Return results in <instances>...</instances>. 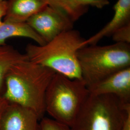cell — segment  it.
I'll list each match as a JSON object with an SVG mask.
<instances>
[{
	"label": "cell",
	"mask_w": 130,
	"mask_h": 130,
	"mask_svg": "<svg viewBox=\"0 0 130 130\" xmlns=\"http://www.w3.org/2000/svg\"><path fill=\"white\" fill-rule=\"evenodd\" d=\"M56 72L26 59L13 66L5 78L3 95L9 103L28 108L41 120L45 113V95Z\"/></svg>",
	"instance_id": "6da1fadb"
},
{
	"label": "cell",
	"mask_w": 130,
	"mask_h": 130,
	"mask_svg": "<svg viewBox=\"0 0 130 130\" xmlns=\"http://www.w3.org/2000/svg\"><path fill=\"white\" fill-rule=\"evenodd\" d=\"M85 39L78 30L62 33L43 45L28 44L26 55L29 60L70 79H82L77 52L86 46Z\"/></svg>",
	"instance_id": "7a4b0ae2"
},
{
	"label": "cell",
	"mask_w": 130,
	"mask_h": 130,
	"mask_svg": "<svg viewBox=\"0 0 130 130\" xmlns=\"http://www.w3.org/2000/svg\"><path fill=\"white\" fill-rule=\"evenodd\" d=\"M89 94L83 79H70L56 73L45 92V112L70 127Z\"/></svg>",
	"instance_id": "3957f363"
},
{
	"label": "cell",
	"mask_w": 130,
	"mask_h": 130,
	"mask_svg": "<svg viewBox=\"0 0 130 130\" xmlns=\"http://www.w3.org/2000/svg\"><path fill=\"white\" fill-rule=\"evenodd\" d=\"M82 78L89 87L130 67V44L84 47L77 52Z\"/></svg>",
	"instance_id": "277c9868"
},
{
	"label": "cell",
	"mask_w": 130,
	"mask_h": 130,
	"mask_svg": "<svg viewBox=\"0 0 130 130\" xmlns=\"http://www.w3.org/2000/svg\"><path fill=\"white\" fill-rule=\"evenodd\" d=\"M130 105L111 94H90L71 130H121Z\"/></svg>",
	"instance_id": "5b68a950"
},
{
	"label": "cell",
	"mask_w": 130,
	"mask_h": 130,
	"mask_svg": "<svg viewBox=\"0 0 130 130\" xmlns=\"http://www.w3.org/2000/svg\"><path fill=\"white\" fill-rule=\"evenodd\" d=\"M26 22L46 43L61 33L73 29L74 24L67 14L48 5Z\"/></svg>",
	"instance_id": "8992f818"
},
{
	"label": "cell",
	"mask_w": 130,
	"mask_h": 130,
	"mask_svg": "<svg viewBox=\"0 0 130 130\" xmlns=\"http://www.w3.org/2000/svg\"><path fill=\"white\" fill-rule=\"evenodd\" d=\"M87 88L91 94L113 95L124 105H130V67L120 70Z\"/></svg>",
	"instance_id": "52a82bcc"
},
{
	"label": "cell",
	"mask_w": 130,
	"mask_h": 130,
	"mask_svg": "<svg viewBox=\"0 0 130 130\" xmlns=\"http://www.w3.org/2000/svg\"><path fill=\"white\" fill-rule=\"evenodd\" d=\"M39 121L32 110L9 103L0 119V130H40Z\"/></svg>",
	"instance_id": "ba28073f"
},
{
	"label": "cell",
	"mask_w": 130,
	"mask_h": 130,
	"mask_svg": "<svg viewBox=\"0 0 130 130\" xmlns=\"http://www.w3.org/2000/svg\"><path fill=\"white\" fill-rule=\"evenodd\" d=\"M113 10L114 14L111 20L98 32L85 39V46L97 44L103 38L111 36L117 29L130 23V0H118Z\"/></svg>",
	"instance_id": "9c48e42d"
},
{
	"label": "cell",
	"mask_w": 130,
	"mask_h": 130,
	"mask_svg": "<svg viewBox=\"0 0 130 130\" xmlns=\"http://www.w3.org/2000/svg\"><path fill=\"white\" fill-rule=\"evenodd\" d=\"M5 21L26 22L48 5L46 0H8Z\"/></svg>",
	"instance_id": "30bf717a"
},
{
	"label": "cell",
	"mask_w": 130,
	"mask_h": 130,
	"mask_svg": "<svg viewBox=\"0 0 130 130\" xmlns=\"http://www.w3.org/2000/svg\"><path fill=\"white\" fill-rule=\"evenodd\" d=\"M14 37L29 38L40 45L46 43V42L26 22L4 21L0 24V46L5 44V42L7 39Z\"/></svg>",
	"instance_id": "8fae6325"
},
{
	"label": "cell",
	"mask_w": 130,
	"mask_h": 130,
	"mask_svg": "<svg viewBox=\"0 0 130 130\" xmlns=\"http://www.w3.org/2000/svg\"><path fill=\"white\" fill-rule=\"evenodd\" d=\"M28 56L11 46H0V92L3 93L5 78L10 69L15 64L28 59Z\"/></svg>",
	"instance_id": "7c38bea8"
},
{
	"label": "cell",
	"mask_w": 130,
	"mask_h": 130,
	"mask_svg": "<svg viewBox=\"0 0 130 130\" xmlns=\"http://www.w3.org/2000/svg\"><path fill=\"white\" fill-rule=\"evenodd\" d=\"M109 4L108 0H72V6L76 21L87 11L89 6L102 9Z\"/></svg>",
	"instance_id": "4fadbf2b"
},
{
	"label": "cell",
	"mask_w": 130,
	"mask_h": 130,
	"mask_svg": "<svg viewBox=\"0 0 130 130\" xmlns=\"http://www.w3.org/2000/svg\"><path fill=\"white\" fill-rule=\"evenodd\" d=\"M48 5L67 14L74 22L76 21L72 6V0H46Z\"/></svg>",
	"instance_id": "5bb4252c"
},
{
	"label": "cell",
	"mask_w": 130,
	"mask_h": 130,
	"mask_svg": "<svg viewBox=\"0 0 130 130\" xmlns=\"http://www.w3.org/2000/svg\"><path fill=\"white\" fill-rule=\"evenodd\" d=\"M111 37L117 43L130 44V23L117 29L112 34Z\"/></svg>",
	"instance_id": "9a60e30c"
},
{
	"label": "cell",
	"mask_w": 130,
	"mask_h": 130,
	"mask_svg": "<svg viewBox=\"0 0 130 130\" xmlns=\"http://www.w3.org/2000/svg\"><path fill=\"white\" fill-rule=\"evenodd\" d=\"M40 121V130H71L70 126L61 123L53 119L43 117Z\"/></svg>",
	"instance_id": "2e32d148"
},
{
	"label": "cell",
	"mask_w": 130,
	"mask_h": 130,
	"mask_svg": "<svg viewBox=\"0 0 130 130\" xmlns=\"http://www.w3.org/2000/svg\"><path fill=\"white\" fill-rule=\"evenodd\" d=\"M8 10V2L6 0H0V24L2 22L1 19L5 17Z\"/></svg>",
	"instance_id": "e0dca14e"
},
{
	"label": "cell",
	"mask_w": 130,
	"mask_h": 130,
	"mask_svg": "<svg viewBox=\"0 0 130 130\" xmlns=\"http://www.w3.org/2000/svg\"><path fill=\"white\" fill-rule=\"evenodd\" d=\"M9 103L3 96L2 93L0 92V119Z\"/></svg>",
	"instance_id": "ac0fdd59"
},
{
	"label": "cell",
	"mask_w": 130,
	"mask_h": 130,
	"mask_svg": "<svg viewBox=\"0 0 130 130\" xmlns=\"http://www.w3.org/2000/svg\"><path fill=\"white\" fill-rule=\"evenodd\" d=\"M121 130H130V111L128 112L126 115Z\"/></svg>",
	"instance_id": "d6986e66"
}]
</instances>
